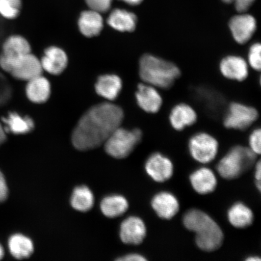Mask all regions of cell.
Returning a JSON list of instances; mask_svg holds the SVG:
<instances>
[{
    "mask_svg": "<svg viewBox=\"0 0 261 261\" xmlns=\"http://www.w3.org/2000/svg\"><path fill=\"white\" fill-rule=\"evenodd\" d=\"M128 203L126 199L120 195L107 197L101 202L100 208L102 213L109 218H116L123 215L128 210Z\"/></svg>",
    "mask_w": 261,
    "mask_h": 261,
    "instance_id": "cell-26",
    "label": "cell"
},
{
    "mask_svg": "<svg viewBox=\"0 0 261 261\" xmlns=\"http://www.w3.org/2000/svg\"><path fill=\"white\" fill-rule=\"evenodd\" d=\"M6 140V133L4 127L1 123H0V145H2Z\"/></svg>",
    "mask_w": 261,
    "mask_h": 261,
    "instance_id": "cell-36",
    "label": "cell"
},
{
    "mask_svg": "<svg viewBox=\"0 0 261 261\" xmlns=\"http://www.w3.org/2000/svg\"><path fill=\"white\" fill-rule=\"evenodd\" d=\"M119 261H145L146 259L145 257H143L139 254H129L126 256H124L122 257H120L119 259H117Z\"/></svg>",
    "mask_w": 261,
    "mask_h": 261,
    "instance_id": "cell-34",
    "label": "cell"
},
{
    "mask_svg": "<svg viewBox=\"0 0 261 261\" xmlns=\"http://www.w3.org/2000/svg\"><path fill=\"white\" fill-rule=\"evenodd\" d=\"M253 214L246 205L238 203L232 205L228 212V219L230 223L236 228H243L252 224Z\"/></svg>",
    "mask_w": 261,
    "mask_h": 261,
    "instance_id": "cell-25",
    "label": "cell"
},
{
    "mask_svg": "<svg viewBox=\"0 0 261 261\" xmlns=\"http://www.w3.org/2000/svg\"><path fill=\"white\" fill-rule=\"evenodd\" d=\"M136 96L139 106L147 113H155L162 107V96L156 88L151 85L139 84Z\"/></svg>",
    "mask_w": 261,
    "mask_h": 261,
    "instance_id": "cell-13",
    "label": "cell"
},
{
    "mask_svg": "<svg viewBox=\"0 0 261 261\" xmlns=\"http://www.w3.org/2000/svg\"><path fill=\"white\" fill-rule=\"evenodd\" d=\"M151 205L158 216L164 220L171 219L177 214L179 208L177 198L168 192H162L155 195Z\"/></svg>",
    "mask_w": 261,
    "mask_h": 261,
    "instance_id": "cell-15",
    "label": "cell"
},
{
    "mask_svg": "<svg viewBox=\"0 0 261 261\" xmlns=\"http://www.w3.org/2000/svg\"><path fill=\"white\" fill-rule=\"evenodd\" d=\"M4 249H3V246H2L1 244H0V260L3 259V257H4Z\"/></svg>",
    "mask_w": 261,
    "mask_h": 261,
    "instance_id": "cell-39",
    "label": "cell"
},
{
    "mask_svg": "<svg viewBox=\"0 0 261 261\" xmlns=\"http://www.w3.org/2000/svg\"><path fill=\"white\" fill-rule=\"evenodd\" d=\"M113 0H86L91 10L97 12H106L110 9Z\"/></svg>",
    "mask_w": 261,
    "mask_h": 261,
    "instance_id": "cell-30",
    "label": "cell"
},
{
    "mask_svg": "<svg viewBox=\"0 0 261 261\" xmlns=\"http://www.w3.org/2000/svg\"><path fill=\"white\" fill-rule=\"evenodd\" d=\"M146 228L140 218L130 217L123 221L120 226V237L126 244L139 245L144 240Z\"/></svg>",
    "mask_w": 261,
    "mask_h": 261,
    "instance_id": "cell-12",
    "label": "cell"
},
{
    "mask_svg": "<svg viewBox=\"0 0 261 261\" xmlns=\"http://www.w3.org/2000/svg\"><path fill=\"white\" fill-rule=\"evenodd\" d=\"M21 5V0H0V15L14 19L20 14Z\"/></svg>",
    "mask_w": 261,
    "mask_h": 261,
    "instance_id": "cell-28",
    "label": "cell"
},
{
    "mask_svg": "<svg viewBox=\"0 0 261 261\" xmlns=\"http://www.w3.org/2000/svg\"><path fill=\"white\" fill-rule=\"evenodd\" d=\"M31 53L29 42L19 35H12L3 42L0 54V67L10 62Z\"/></svg>",
    "mask_w": 261,
    "mask_h": 261,
    "instance_id": "cell-9",
    "label": "cell"
},
{
    "mask_svg": "<svg viewBox=\"0 0 261 261\" xmlns=\"http://www.w3.org/2000/svg\"><path fill=\"white\" fill-rule=\"evenodd\" d=\"M189 151L195 161L202 163L212 162L216 156L218 143L214 137L201 133L194 135L189 143Z\"/></svg>",
    "mask_w": 261,
    "mask_h": 261,
    "instance_id": "cell-7",
    "label": "cell"
},
{
    "mask_svg": "<svg viewBox=\"0 0 261 261\" xmlns=\"http://www.w3.org/2000/svg\"><path fill=\"white\" fill-rule=\"evenodd\" d=\"M71 204L78 211L87 212L92 208L94 196L90 189L85 186L75 188L71 198Z\"/></svg>",
    "mask_w": 261,
    "mask_h": 261,
    "instance_id": "cell-27",
    "label": "cell"
},
{
    "mask_svg": "<svg viewBox=\"0 0 261 261\" xmlns=\"http://www.w3.org/2000/svg\"><path fill=\"white\" fill-rule=\"evenodd\" d=\"M26 95L31 102L41 103L46 102L50 94V85L42 75L28 81Z\"/></svg>",
    "mask_w": 261,
    "mask_h": 261,
    "instance_id": "cell-19",
    "label": "cell"
},
{
    "mask_svg": "<svg viewBox=\"0 0 261 261\" xmlns=\"http://www.w3.org/2000/svg\"><path fill=\"white\" fill-rule=\"evenodd\" d=\"M246 260L248 261H259L260 260V259L259 257L257 256H252L249 257V258H247Z\"/></svg>",
    "mask_w": 261,
    "mask_h": 261,
    "instance_id": "cell-38",
    "label": "cell"
},
{
    "mask_svg": "<svg viewBox=\"0 0 261 261\" xmlns=\"http://www.w3.org/2000/svg\"><path fill=\"white\" fill-rule=\"evenodd\" d=\"M256 155L250 148L241 146H234L218 163V173L225 179L239 177L252 167L255 162Z\"/></svg>",
    "mask_w": 261,
    "mask_h": 261,
    "instance_id": "cell-4",
    "label": "cell"
},
{
    "mask_svg": "<svg viewBox=\"0 0 261 261\" xmlns=\"http://www.w3.org/2000/svg\"><path fill=\"white\" fill-rule=\"evenodd\" d=\"M258 117L254 108L240 103H231L224 119L227 128L243 130L249 127Z\"/></svg>",
    "mask_w": 261,
    "mask_h": 261,
    "instance_id": "cell-8",
    "label": "cell"
},
{
    "mask_svg": "<svg viewBox=\"0 0 261 261\" xmlns=\"http://www.w3.org/2000/svg\"><path fill=\"white\" fill-rule=\"evenodd\" d=\"M108 23L120 32H133L137 24L136 16L125 10L116 9L111 13Z\"/></svg>",
    "mask_w": 261,
    "mask_h": 261,
    "instance_id": "cell-23",
    "label": "cell"
},
{
    "mask_svg": "<svg viewBox=\"0 0 261 261\" xmlns=\"http://www.w3.org/2000/svg\"><path fill=\"white\" fill-rule=\"evenodd\" d=\"M122 81L116 75H104L99 77L96 84V93L109 100L118 96L122 89Z\"/></svg>",
    "mask_w": 261,
    "mask_h": 261,
    "instance_id": "cell-22",
    "label": "cell"
},
{
    "mask_svg": "<svg viewBox=\"0 0 261 261\" xmlns=\"http://www.w3.org/2000/svg\"><path fill=\"white\" fill-rule=\"evenodd\" d=\"M226 3H234L238 12L244 13L249 9L254 0H222Z\"/></svg>",
    "mask_w": 261,
    "mask_h": 261,
    "instance_id": "cell-32",
    "label": "cell"
},
{
    "mask_svg": "<svg viewBox=\"0 0 261 261\" xmlns=\"http://www.w3.org/2000/svg\"><path fill=\"white\" fill-rule=\"evenodd\" d=\"M8 247L12 255L18 259L28 258L34 250V244L30 238L19 233L9 238Z\"/></svg>",
    "mask_w": 261,
    "mask_h": 261,
    "instance_id": "cell-24",
    "label": "cell"
},
{
    "mask_svg": "<svg viewBox=\"0 0 261 261\" xmlns=\"http://www.w3.org/2000/svg\"><path fill=\"white\" fill-rule=\"evenodd\" d=\"M123 116L121 108L113 103H100L91 107L73 130V146L80 151H88L104 144L121 125Z\"/></svg>",
    "mask_w": 261,
    "mask_h": 261,
    "instance_id": "cell-1",
    "label": "cell"
},
{
    "mask_svg": "<svg viewBox=\"0 0 261 261\" xmlns=\"http://www.w3.org/2000/svg\"><path fill=\"white\" fill-rule=\"evenodd\" d=\"M229 28L234 40L238 44H244L250 40L256 31V19L252 15L241 13L231 18Z\"/></svg>",
    "mask_w": 261,
    "mask_h": 261,
    "instance_id": "cell-10",
    "label": "cell"
},
{
    "mask_svg": "<svg viewBox=\"0 0 261 261\" xmlns=\"http://www.w3.org/2000/svg\"><path fill=\"white\" fill-rule=\"evenodd\" d=\"M147 174L154 181L162 182L171 178L174 166L168 158L159 153L149 156L145 165Z\"/></svg>",
    "mask_w": 261,
    "mask_h": 261,
    "instance_id": "cell-11",
    "label": "cell"
},
{
    "mask_svg": "<svg viewBox=\"0 0 261 261\" xmlns=\"http://www.w3.org/2000/svg\"><path fill=\"white\" fill-rule=\"evenodd\" d=\"M190 181L194 190L202 195L211 193L217 185L216 176L211 169L207 168L198 169L192 173Z\"/></svg>",
    "mask_w": 261,
    "mask_h": 261,
    "instance_id": "cell-17",
    "label": "cell"
},
{
    "mask_svg": "<svg viewBox=\"0 0 261 261\" xmlns=\"http://www.w3.org/2000/svg\"><path fill=\"white\" fill-rule=\"evenodd\" d=\"M260 178H261V164L260 162L259 161L256 164V171H255V178L256 179V185L259 190H260L261 184H260Z\"/></svg>",
    "mask_w": 261,
    "mask_h": 261,
    "instance_id": "cell-35",
    "label": "cell"
},
{
    "mask_svg": "<svg viewBox=\"0 0 261 261\" xmlns=\"http://www.w3.org/2000/svg\"><path fill=\"white\" fill-rule=\"evenodd\" d=\"M221 73L231 80L242 81L249 74V65L243 58L228 56L222 60L220 65Z\"/></svg>",
    "mask_w": 261,
    "mask_h": 261,
    "instance_id": "cell-14",
    "label": "cell"
},
{
    "mask_svg": "<svg viewBox=\"0 0 261 261\" xmlns=\"http://www.w3.org/2000/svg\"><path fill=\"white\" fill-rule=\"evenodd\" d=\"M2 122L6 133L14 135H25L32 132L35 126L30 117L22 116L16 112L9 113L7 117H3Z\"/></svg>",
    "mask_w": 261,
    "mask_h": 261,
    "instance_id": "cell-20",
    "label": "cell"
},
{
    "mask_svg": "<svg viewBox=\"0 0 261 261\" xmlns=\"http://www.w3.org/2000/svg\"><path fill=\"white\" fill-rule=\"evenodd\" d=\"M185 226L195 233L197 246L205 252H213L223 242V231L218 224L204 212L191 210L184 217Z\"/></svg>",
    "mask_w": 261,
    "mask_h": 261,
    "instance_id": "cell-2",
    "label": "cell"
},
{
    "mask_svg": "<svg viewBox=\"0 0 261 261\" xmlns=\"http://www.w3.org/2000/svg\"><path fill=\"white\" fill-rule=\"evenodd\" d=\"M67 63L66 54L62 49L56 47L46 49L41 61L42 69L55 75L63 72L67 67Z\"/></svg>",
    "mask_w": 261,
    "mask_h": 261,
    "instance_id": "cell-16",
    "label": "cell"
},
{
    "mask_svg": "<svg viewBox=\"0 0 261 261\" xmlns=\"http://www.w3.org/2000/svg\"><path fill=\"white\" fill-rule=\"evenodd\" d=\"M15 79L29 81L42 74L41 61L31 53L3 65L0 67Z\"/></svg>",
    "mask_w": 261,
    "mask_h": 261,
    "instance_id": "cell-6",
    "label": "cell"
},
{
    "mask_svg": "<svg viewBox=\"0 0 261 261\" xmlns=\"http://www.w3.org/2000/svg\"><path fill=\"white\" fill-rule=\"evenodd\" d=\"M261 130L257 129L251 134L249 139L250 149L257 154H260Z\"/></svg>",
    "mask_w": 261,
    "mask_h": 261,
    "instance_id": "cell-31",
    "label": "cell"
},
{
    "mask_svg": "<svg viewBox=\"0 0 261 261\" xmlns=\"http://www.w3.org/2000/svg\"><path fill=\"white\" fill-rule=\"evenodd\" d=\"M142 136L140 129L129 130L119 127L104 143L106 151L114 158H125L141 140Z\"/></svg>",
    "mask_w": 261,
    "mask_h": 261,
    "instance_id": "cell-5",
    "label": "cell"
},
{
    "mask_svg": "<svg viewBox=\"0 0 261 261\" xmlns=\"http://www.w3.org/2000/svg\"><path fill=\"white\" fill-rule=\"evenodd\" d=\"M78 24L82 34L87 37H93L102 30L103 18L100 13L90 10L82 13Z\"/></svg>",
    "mask_w": 261,
    "mask_h": 261,
    "instance_id": "cell-21",
    "label": "cell"
},
{
    "mask_svg": "<svg viewBox=\"0 0 261 261\" xmlns=\"http://www.w3.org/2000/svg\"><path fill=\"white\" fill-rule=\"evenodd\" d=\"M139 74L145 83L166 89L171 87L178 79L180 71L171 62L146 54L140 59Z\"/></svg>",
    "mask_w": 261,
    "mask_h": 261,
    "instance_id": "cell-3",
    "label": "cell"
},
{
    "mask_svg": "<svg viewBox=\"0 0 261 261\" xmlns=\"http://www.w3.org/2000/svg\"><path fill=\"white\" fill-rule=\"evenodd\" d=\"M248 63L250 66L255 70H260L261 68V46L260 43L253 44L250 47L248 55Z\"/></svg>",
    "mask_w": 261,
    "mask_h": 261,
    "instance_id": "cell-29",
    "label": "cell"
},
{
    "mask_svg": "<svg viewBox=\"0 0 261 261\" xmlns=\"http://www.w3.org/2000/svg\"><path fill=\"white\" fill-rule=\"evenodd\" d=\"M122 1L128 3L130 5H138L143 0H122Z\"/></svg>",
    "mask_w": 261,
    "mask_h": 261,
    "instance_id": "cell-37",
    "label": "cell"
},
{
    "mask_svg": "<svg viewBox=\"0 0 261 261\" xmlns=\"http://www.w3.org/2000/svg\"><path fill=\"white\" fill-rule=\"evenodd\" d=\"M7 182L1 171H0V203L4 202L8 197Z\"/></svg>",
    "mask_w": 261,
    "mask_h": 261,
    "instance_id": "cell-33",
    "label": "cell"
},
{
    "mask_svg": "<svg viewBox=\"0 0 261 261\" xmlns=\"http://www.w3.org/2000/svg\"><path fill=\"white\" fill-rule=\"evenodd\" d=\"M197 115L191 106L180 103L173 108L169 120L175 129L181 130L186 127L193 125L197 121Z\"/></svg>",
    "mask_w": 261,
    "mask_h": 261,
    "instance_id": "cell-18",
    "label": "cell"
}]
</instances>
